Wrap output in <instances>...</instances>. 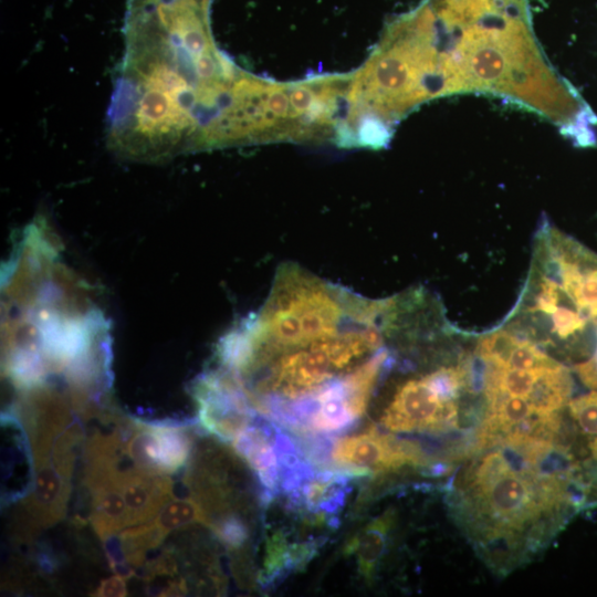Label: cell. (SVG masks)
<instances>
[{
	"label": "cell",
	"instance_id": "6da1fadb",
	"mask_svg": "<svg viewBox=\"0 0 597 597\" xmlns=\"http://www.w3.org/2000/svg\"><path fill=\"white\" fill-rule=\"evenodd\" d=\"M478 446L483 451L455 486L461 525L479 545L505 552L531 547L569 504L570 474L547 467L556 446L525 433Z\"/></svg>",
	"mask_w": 597,
	"mask_h": 597
},
{
	"label": "cell",
	"instance_id": "7a4b0ae2",
	"mask_svg": "<svg viewBox=\"0 0 597 597\" xmlns=\"http://www.w3.org/2000/svg\"><path fill=\"white\" fill-rule=\"evenodd\" d=\"M451 54L465 92L504 95L562 125L577 145L596 143V116L546 64L522 20L471 25Z\"/></svg>",
	"mask_w": 597,
	"mask_h": 597
},
{
	"label": "cell",
	"instance_id": "3957f363",
	"mask_svg": "<svg viewBox=\"0 0 597 597\" xmlns=\"http://www.w3.org/2000/svg\"><path fill=\"white\" fill-rule=\"evenodd\" d=\"M540 244L545 274L555 279L577 310L597 318V254L574 238L547 228Z\"/></svg>",
	"mask_w": 597,
	"mask_h": 597
},
{
	"label": "cell",
	"instance_id": "277c9868",
	"mask_svg": "<svg viewBox=\"0 0 597 597\" xmlns=\"http://www.w3.org/2000/svg\"><path fill=\"white\" fill-rule=\"evenodd\" d=\"M329 450L332 467L352 476L428 463V457L419 444L375 429L362 434L336 438L332 440Z\"/></svg>",
	"mask_w": 597,
	"mask_h": 597
},
{
	"label": "cell",
	"instance_id": "5b68a950",
	"mask_svg": "<svg viewBox=\"0 0 597 597\" xmlns=\"http://www.w3.org/2000/svg\"><path fill=\"white\" fill-rule=\"evenodd\" d=\"M458 418L457 402L443 398L423 375L397 388L380 422L391 432H444L457 428Z\"/></svg>",
	"mask_w": 597,
	"mask_h": 597
},
{
	"label": "cell",
	"instance_id": "8992f818",
	"mask_svg": "<svg viewBox=\"0 0 597 597\" xmlns=\"http://www.w3.org/2000/svg\"><path fill=\"white\" fill-rule=\"evenodd\" d=\"M197 399L199 423L224 442H232L256 418L233 376L209 375L201 381Z\"/></svg>",
	"mask_w": 597,
	"mask_h": 597
},
{
	"label": "cell",
	"instance_id": "52a82bcc",
	"mask_svg": "<svg viewBox=\"0 0 597 597\" xmlns=\"http://www.w3.org/2000/svg\"><path fill=\"white\" fill-rule=\"evenodd\" d=\"M279 428L255 418L232 442L235 452L254 471L262 486V501L268 504L281 493Z\"/></svg>",
	"mask_w": 597,
	"mask_h": 597
},
{
	"label": "cell",
	"instance_id": "ba28073f",
	"mask_svg": "<svg viewBox=\"0 0 597 597\" xmlns=\"http://www.w3.org/2000/svg\"><path fill=\"white\" fill-rule=\"evenodd\" d=\"M352 475L339 470L314 471L287 496L291 505L321 520L333 521L350 491Z\"/></svg>",
	"mask_w": 597,
	"mask_h": 597
},
{
	"label": "cell",
	"instance_id": "9c48e42d",
	"mask_svg": "<svg viewBox=\"0 0 597 597\" xmlns=\"http://www.w3.org/2000/svg\"><path fill=\"white\" fill-rule=\"evenodd\" d=\"M317 540L290 544L283 532L272 534L266 544L260 582L264 586L273 585L293 570L304 567L321 547Z\"/></svg>",
	"mask_w": 597,
	"mask_h": 597
},
{
	"label": "cell",
	"instance_id": "30bf717a",
	"mask_svg": "<svg viewBox=\"0 0 597 597\" xmlns=\"http://www.w3.org/2000/svg\"><path fill=\"white\" fill-rule=\"evenodd\" d=\"M392 523L394 513L389 510L368 523L359 536L350 540L346 547L348 553L356 552L358 570L367 579L374 576L384 555Z\"/></svg>",
	"mask_w": 597,
	"mask_h": 597
},
{
	"label": "cell",
	"instance_id": "8fae6325",
	"mask_svg": "<svg viewBox=\"0 0 597 597\" xmlns=\"http://www.w3.org/2000/svg\"><path fill=\"white\" fill-rule=\"evenodd\" d=\"M94 492L92 521L96 532L105 538L129 524V514L116 480L92 485Z\"/></svg>",
	"mask_w": 597,
	"mask_h": 597
},
{
	"label": "cell",
	"instance_id": "7c38bea8",
	"mask_svg": "<svg viewBox=\"0 0 597 597\" xmlns=\"http://www.w3.org/2000/svg\"><path fill=\"white\" fill-rule=\"evenodd\" d=\"M159 447V468L163 474L178 471L188 460L190 438L179 425H153Z\"/></svg>",
	"mask_w": 597,
	"mask_h": 597
},
{
	"label": "cell",
	"instance_id": "4fadbf2b",
	"mask_svg": "<svg viewBox=\"0 0 597 597\" xmlns=\"http://www.w3.org/2000/svg\"><path fill=\"white\" fill-rule=\"evenodd\" d=\"M191 523L211 525L207 512L193 499H176L166 503L153 521L163 537L171 531Z\"/></svg>",
	"mask_w": 597,
	"mask_h": 597
},
{
	"label": "cell",
	"instance_id": "5bb4252c",
	"mask_svg": "<svg viewBox=\"0 0 597 597\" xmlns=\"http://www.w3.org/2000/svg\"><path fill=\"white\" fill-rule=\"evenodd\" d=\"M521 337L507 329H498L480 338L476 354L489 366L506 367Z\"/></svg>",
	"mask_w": 597,
	"mask_h": 597
},
{
	"label": "cell",
	"instance_id": "9a60e30c",
	"mask_svg": "<svg viewBox=\"0 0 597 597\" xmlns=\"http://www.w3.org/2000/svg\"><path fill=\"white\" fill-rule=\"evenodd\" d=\"M557 363L532 341L520 338L505 368L530 370L549 367Z\"/></svg>",
	"mask_w": 597,
	"mask_h": 597
},
{
	"label": "cell",
	"instance_id": "2e32d148",
	"mask_svg": "<svg viewBox=\"0 0 597 597\" xmlns=\"http://www.w3.org/2000/svg\"><path fill=\"white\" fill-rule=\"evenodd\" d=\"M569 415L588 436H597V390L570 399L567 404Z\"/></svg>",
	"mask_w": 597,
	"mask_h": 597
},
{
	"label": "cell",
	"instance_id": "e0dca14e",
	"mask_svg": "<svg viewBox=\"0 0 597 597\" xmlns=\"http://www.w3.org/2000/svg\"><path fill=\"white\" fill-rule=\"evenodd\" d=\"M211 527L219 540L229 548L241 547L248 538V531L244 523L235 516H228L212 524Z\"/></svg>",
	"mask_w": 597,
	"mask_h": 597
},
{
	"label": "cell",
	"instance_id": "ac0fdd59",
	"mask_svg": "<svg viewBox=\"0 0 597 597\" xmlns=\"http://www.w3.org/2000/svg\"><path fill=\"white\" fill-rule=\"evenodd\" d=\"M596 335L595 348L589 358L584 362L574 365V371L582 383L590 388L597 390V318L593 321Z\"/></svg>",
	"mask_w": 597,
	"mask_h": 597
},
{
	"label": "cell",
	"instance_id": "d6986e66",
	"mask_svg": "<svg viewBox=\"0 0 597 597\" xmlns=\"http://www.w3.org/2000/svg\"><path fill=\"white\" fill-rule=\"evenodd\" d=\"M123 575H114L107 579H104L96 590V596H125L126 582Z\"/></svg>",
	"mask_w": 597,
	"mask_h": 597
},
{
	"label": "cell",
	"instance_id": "ffe728a7",
	"mask_svg": "<svg viewBox=\"0 0 597 597\" xmlns=\"http://www.w3.org/2000/svg\"><path fill=\"white\" fill-rule=\"evenodd\" d=\"M591 457L597 460V436L590 443Z\"/></svg>",
	"mask_w": 597,
	"mask_h": 597
},
{
	"label": "cell",
	"instance_id": "44dd1931",
	"mask_svg": "<svg viewBox=\"0 0 597 597\" xmlns=\"http://www.w3.org/2000/svg\"><path fill=\"white\" fill-rule=\"evenodd\" d=\"M447 57H448V55H447ZM448 66H449V61H448ZM449 71H450V69H449ZM450 93H451V74H450Z\"/></svg>",
	"mask_w": 597,
	"mask_h": 597
}]
</instances>
